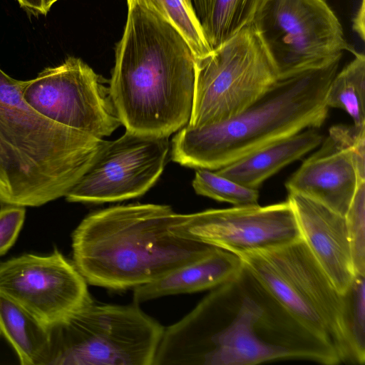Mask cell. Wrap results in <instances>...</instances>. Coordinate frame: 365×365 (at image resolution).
Listing matches in <instances>:
<instances>
[{"mask_svg": "<svg viewBox=\"0 0 365 365\" xmlns=\"http://www.w3.org/2000/svg\"><path fill=\"white\" fill-rule=\"evenodd\" d=\"M243 266L306 330L330 347L341 362L354 364L343 317V296L302 238L244 254Z\"/></svg>", "mask_w": 365, "mask_h": 365, "instance_id": "obj_6", "label": "cell"}, {"mask_svg": "<svg viewBox=\"0 0 365 365\" xmlns=\"http://www.w3.org/2000/svg\"><path fill=\"white\" fill-rule=\"evenodd\" d=\"M127 3L138 4L170 23L187 41L196 58L212 51L187 0H127Z\"/></svg>", "mask_w": 365, "mask_h": 365, "instance_id": "obj_21", "label": "cell"}, {"mask_svg": "<svg viewBox=\"0 0 365 365\" xmlns=\"http://www.w3.org/2000/svg\"><path fill=\"white\" fill-rule=\"evenodd\" d=\"M242 269L240 257L216 247L197 261L133 288L134 302L140 304L168 295L213 289L234 279Z\"/></svg>", "mask_w": 365, "mask_h": 365, "instance_id": "obj_16", "label": "cell"}, {"mask_svg": "<svg viewBox=\"0 0 365 365\" xmlns=\"http://www.w3.org/2000/svg\"><path fill=\"white\" fill-rule=\"evenodd\" d=\"M0 334L13 347L21 365H48L49 329L3 296H0Z\"/></svg>", "mask_w": 365, "mask_h": 365, "instance_id": "obj_18", "label": "cell"}, {"mask_svg": "<svg viewBox=\"0 0 365 365\" xmlns=\"http://www.w3.org/2000/svg\"><path fill=\"white\" fill-rule=\"evenodd\" d=\"M278 80L274 63L252 22L196 58L192 110L187 125L198 128L227 120L257 101Z\"/></svg>", "mask_w": 365, "mask_h": 365, "instance_id": "obj_8", "label": "cell"}, {"mask_svg": "<svg viewBox=\"0 0 365 365\" xmlns=\"http://www.w3.org/2000/svg\"><path fill=\"white\" fill-rule=\"evenodd\" d=\"M43 14H46L50 10L51 6L58 0H41Z\"/></svg>", "mask_w": 365, "mask_h": 365, "instance_id": "obj_29", "label": "cell"}, {"mask_svg": "<svg viewBox=\"0 0 365 365\" xmlns=\"http://www.w3.org/2000/svg\"><path fill=\"white\" fill-rule=\"evenodd\" d=\"M165 327L134 302L92 298L49 329L48 365H153Z\"/></svg>", "mask_w": 365, "mask_h": 365, "instance_id": "obj_7", "label": "cell"}, {"mask_svg": "<svg viewBox=\"0 0 365 365\" xmlns=\"http://www.w3.org/2000/svg\"><path fill=\"white\" fill-rule=\"evenodd\" d=\"M252 23L279 79L352 51L326 0H265Z\"/></svg>", "mask_w": 365, "mask_h": 365, "instance_id": "obj_9", "label": "cell"}, {"mask_svg": "<svg viewBox=\"0 0 365 365\" xmlns=\"http://www.w3.org/2000/svg\"><path fill=\"white\" fill-rule=\"evenodd\" d=\"M322 140L317 128H307L215 171L244 186L258 189L284 167L320 145Z\"/></svg>", "mask_w": 365, "mask_h": 365, "instance_id": "obj_17", "label": "cell"}, {"mask_svg": "<svg viewBox=\"0 0 365 365\" xmlns=\"http://www.w3.org/2000/svg\"><path fill=\"white\" fill-rule=\"evenodd\" d=\"M179 235L237 256L280 247L302 238L293 209L285 202L234 206L182 215Z\"/></svg>", "mask_w": 365, "mask_h": 365, "instance_id": "obj_13", "label": "cell"}, {"mask_svg": "<svg viewBox=\"0 0 365 365\" xmlns=\"http://www.w3.org/2000/svg\"><path fill=\"white\" fill-rule=\"evenodd\" d=\"M25 83L0 68V202L38 207L65 197L106 140L41 115Z\"/></svg>", "mask_w": 365, "mask_h": 365, "instance_id": "obj_4", "label": "cell"}, {"mask_svg": "<svg viewBox=\"0 0 365 365\" xmlns=\"http://www.w3.org/2000/svg\"><path fill=\"white\" fill-rule=\"evenodd\" d=\"M265 0H212L202 27L212 50L252 22Z\"/></svg>", "mask_w": 365, "mask_h": 365, "instance_id": "obj_20", "label": "cell"}, {"mask_svg": "<svg viewBox=\"0 0 365 365\" xmlns=\"http://www.w3.org/2000/svg\"><path fill=\"white\" fill-rule=\"evenodd\" d=\"M353 28L364 41V0H361V6L355 15Z\"/></svg>", "mask_w": 365, "mask_h": 365, "instance_id": "obj_27", "label": "cell"}, {"mask_svg": "<svg viewBox=\"0 0 365 365\" xmlns=\"http://www.w3.org/2000/svg\"><path fill=\"white\" fill-rule=\"evenodd\" d=\"M128 6L110 96L126 130L168 138L191 117L196 58L170 23L138 4Z\"/></svg>", "mask_w": 365, "mask_h": 365, "instance_id": "obj_2", "label": "cell"}, {"mask_svg": "<svg viewBox=\"0 0 365 365\" xmlns=\"http://www.w3.org/2000/svg\"><path fill=\"white\" fill-rule=\"evenodd\" d=\"M192 187L198 195L234 206L257 205L258 189L239 184L217 173L215 170L197 168L192 181Z\"/></svg>", "mask_w": 365, "mask_h": 365, "instance_id": "obj_23", "label": "cell"}, {"mask_svg": "<svg viewBox=\"0 0 365 365\" xmlns=\"http://www.w3.org/2000/svg\"><path fill=\"white\" fill-rule=\"evenodd\" d=\"M282 359L341 363L243 266L165 328L153 365H254Z\"/></svg>", "mask_w": 365, "mask_h": 365, "instance_id": "obj_1", "label": "cell"}, {"mask_svg": "<svg viewBox=\"0 0 365 365\" xmlns=\"http://www.w3.org/2000/svg\"><path fill=\"white\" fill-rule=\"evenodd\" d=\"M168 151V138L126 130L115 140H106L66 199L71 202L103 203L139 197L162 174Z\"/></svg>", "mask_w": 365, "mask_h": 365, "instance_id": "obj_12", "label": "cell"}, {"mask_svg": "<svg viewBox=\"0 0 365 365\" xmlns=\"http://www.w3.org/2000/svg\"><path fill=\"white\" fill-rule=\"evenodd\" d=\"M354 58L337 72L328 88V108H340L351 118L354 125L365 126V56L352 50Z\"/></svg>", "mask_w": 365, "mask_h": 365, "instance_id": "obj_19", "label": "cell"}, {"mask_svg": "<svg viewBox=\"0 0 365 365\" xmlns=\"http://www.w3.org/2000/svg\"><path fill=\"white\" fill-rule=\"evenodd\" d=\"M171 207L129 204L87 215L72 234L73 262L88 284L124 290L158 280L216 247L178 235Z\"/></svg>", "mask_w": 365, "mask_h": 365, "instance_id": "obj_3", "label": "cell"}, {"mask_svg": "<svg viewBox=\"0 0 365 365\" xmlns=\"http://www.w3.org/2000/svg\"><path fill=\"white\" fill-rule=\"evenodd\" d=\"M22 96L44 117L98 138L110 135L121 124L109 88L78 58L68 57L26 81Z\"/></svg>", "mask_w": 365, "mask_h": 365, "instance_id": "obj_10", "label": "cell"}, {"mask_svg": "<svg viewBox=\"0 0 365 365\" xmlns=\"http://www.w3.org/2000/svg\"><path fill=\"white\" fill-rule=\"evenodd\" d=\"M287 200L302 238L336 289L344 293L355 274L344 215L300 194L288 192Z\"/></svg>", "mask_w": 365, "mask_h": 365, "instance_id": "obj_15", "label": "cell"}, {"mask_svg": "<svg viewBox=\"0 0 365 365\" xmlns=\"http://www.w3.org/2000/svg\"><path fill=\"white\" fill-rule=\"evenodd\" d=\"M21 7L34 15L43 14L41 0H16Z\"/></svg>", "mask_w": 365, "mask_h": 365, "instance_id": "obj_28", "label": "cell"}, {"mask_svg": "<svg viewBox=\"0 0 365 365\" xmlns=\"http://www.w3.org/2000/svg\"><path fill=\"white\" fill-rule=\"evenodd\" d=\"M320 145L285 187L345 215L359 183L365 181V126L333 125Z\"/></svg>", "mask_w": 365, "mask_h": 365, "instance_id": "obj_14", "label": "cell"}, {"mask_svg": "<svg viewBox=\"0 0 365 365\" xmlns=\"http://www.w3.org/2000/svg\"><path fill=\"white\" fill-rule=\"evenodd\" d=\"M197 19L203 21L209 14L212 0H187Z\"/></svg>", "mask_w": 365, "mask_h": 365, "instance_id": "obj_26", "label": "cell"}, {"mask_svg": "<svg viewBox=\"0 0 365 365\" xmlns=\"http://www.w3.org/2000/svg\"><path fill=\"white\" fill-rule=\"evenodd\" d=\"M26 216L24 207L6 205L0 209V256L15 243Z\"/></svg>", "mask_w": 365, "mask_h": 365, "instance_id": "obj_25", "label": "cell"}, {"mask_svg": "<svg viewBox=\"0 0 365 365\" xmlns=\"http://www.w3.org/2000/svg\"><path fill=\"white\" fill-rule=\"evenodd\" d=\"M87 284L73 262L56 249L48 255L25 254L0 264V296L48 329L92 299Z\"/></svg>", "mask_w": 365, "mask_h": 365, "instance_id": "obj_11", "label": "cell"}, {"mask_svg": "<svg viewBox=\"0 0 365 365\" xmlns=\"http://www.w3.org/2000/svg\"><path fill=\"white\" fill-rule=\"evenodd\" d=\"M343 317L355 364L365 362V274H355L342 293Z\"/></svg>", "mask_w": 365, "mask_h": 365, "instance_id": "obj_22", "label": "cell"}, {"mask_svg": "<svg viewBox=\"0 0 365 365\" xmlns=\"http://www.w3.org/2000/svg\"><path fill=\"white\" fill-rule=\"evenodd\" d=\"M341 58L279 78L227 120L198 128L186 125L172 140L173 160L216 170L307 128H319L327 118L325 98Z\"/></svg>", "mask_w": 365, "mask_h": 365, "instance_id": "obj_5", "label": "cell"}, {"mask_svg": "<svg viewBox=\"0 0 365 365\" xmlns=\"http://www.w3.org/2000/svg\"><path fill=\"white\" fill-rule=\"evenodd\" d=\"M344 217L354 273L365 274V181L359 183Z\"/></svg>", "mask_w": 365, "mask_h": 365, "instance_id": "obj_24", "label": "cell"}]
</instances>
